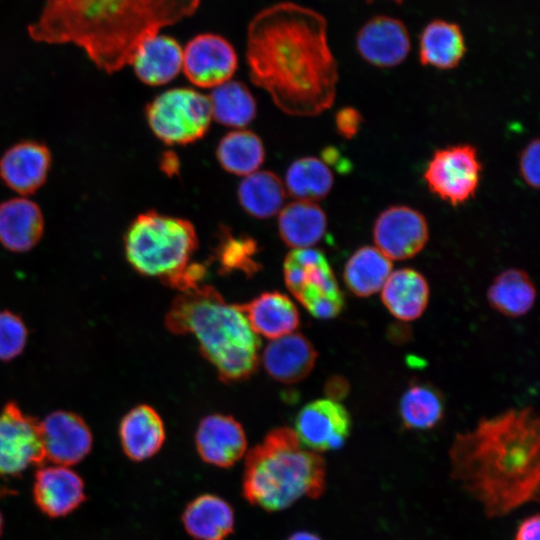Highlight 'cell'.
Returning a JSON list of instances; mask_svg holds the SVG:
<instances>
[{
  "mask_svg": "<svg viewBox=\"0 0 540 540\" xmlns=\"http://www.w3.org/2000/svg\"><path fill=\"white\" fill-rule=\"evenodd\" d=\"M251 81L288 115L316 116L336 97L338 65L319 12L293 2L259 11L246 33Z\"/></svg>",
  "mask_w": 540,
  "mask_h": 540,
  "instance_id": "6da1fadb",
  "label": "cell"
},
{
  "mask_svg": "<svg viewBox=\"0 0 540 540\" xmlns=\"http://www.w3.org/2000/svg\"><path fill=\"white\" fill-rule=\"evenodd\" d=\"M539 452L536 411L509 409L456 435L449 451L451 476L481 504L486 516L502 517L538 500Z\"/></svg>",
  "mask_w": 540,
  "mask_h": 540,
  "instance_id": "7a4b0ae2",
  "label": "cell"
},
{
  "mask_svg": "<svg viewBox=\"0 0 540 540\" xmlns=\"http://www.w3.org/2000/svg\"><path fill=\"white\" fill-rule=\"evenodd\" d=\"M200 0H44L29 36L73 44L106 73L130 64L139 46L167 26L191 17Z\"/></svg>",
  "mask_w": 540,
  "mask_h": 540,
  "instance_id": "3957f363",
  "label": "cell"
},
{
  "mask_svg": "<svg viewBox=\"0 0 540 540\" xmlns=\"http://www.w3.org/2000/svg\"><path fill=\"white\" fill-rule=\"evenodd\" d=\"M165 326L173 334H192L202 356L226 383L249 378L260 363L258 335L238 304L227 303L210 285L180 292L166 313Z\"/></svg>",
  "mask_w": 540,
  "mask_h": 540,
  "instance_id": "277c9868",
  "label": "cell"
},
{
  "mask_svg": "<svg viewBox=\"0 0 540 540\" xmlns=\"http://www.w3.org/2000/svg\"><path fill=\"white\" fill-rule=\"evenodd\" d=\"M325 486L324 459L304 448L289 427L271 430L246 455L243 496L268 512L287 509L303 497L317 499Z\"/></svg>",
  "mask_w": 540,
  "mask_h": 540,
  "instance_id": "5b68a950",
  "label": "cell"
},
{
  "mask_svg": "<svg viewBox=\"0 0 540 540\" xmlns=\"http://www.w3.org/2000/svg\"><path fill=\"white\" fill-rule=\"evenodd\" d=\"M198 248L193 224L156 211L140 213L124 235L125 257L139 274L165 285L189 264Z\"/></svg>",
  "mask_w": 540,
  "mask_h": 540,
  "instance_id": "8992f818",
  "label": "cell"
},
{
  "mask_svg": "<svg viewBox=\"0 0 540 540\" xmlns=\"http://www.w3.org/2000/svg\"><path fill=\"white\" fill-rule=\"evenodd\" d=\"M283 274L288 290L313 317L327 320L342 312L343 293L319 249H292L285 257Z\"/></svg>",
  "mask_w": 540,
  "mask_h": 540,
  "instance_id": "52a82bcc",
  "label": "cell"
},
{
  "mask_svg": "<svg viewBox=\"0 0 540 540\" xmlns=\"http://www.w3.org/2000/svg\"><path fill=\"white\" fill-rule=\"evenodd\" d=\"M146 118L153 134L165 144H190L209 129V97L191 88L169 89L148 103Z\"/></svg>",
  "mask_w": 540,
  "mask_h": 540,
  "instance_id": "ba28073f",
  "label": "cell"
},
{
  "mask_svg": "<svg viewBox=\"0 0 540 540\" xmlns=\"http://www.w3.org/2000/svg\"><path fill=\"white\" fill-rule=\"evenodd\" d=\"M481 171L477 149L458 144L435 150L423 178L434 195L457 206L475 196Z\"/></svg>",
  "mask_w": 540,
  "mask_h": 540,
  "instance_id": "9c48e42d",
  "label": "cell"
},
{
  "mask_svg": "<svg viewBox=\"0 0 540 540\" xmlns=\"http://www.w3.org/2000/svg\"><path fill=\"white\" fill-rule=\"evenodd\" d=\"M45 453L40 423L14 402L0 411V477H17L33 466H41ZM0 487V496L11 494Z\"/></svg>",
  "mask_w": 540,
  "mask_h": 540,
  "instance_id": "30bf717a",
  "label": "cell"
},
{
  "mask_svg": "<svg viewBox=\"0 0 540 540\" xmlns=\"http://www.w3.org/2000/svg\"><path fill=\"white\" fill-rule=\"evenodd\" d=\"M429 239L426 218L414 208L391 206L373 225L375 247L390 260H406L423 250Z\"/></svg>",
  "mask_w": 540,
  "mask_h": 540,
  "instance_id": "8fae6325",
  "label": "cell"
},
{
  "mask_svg": "<svg viewBox=\"0 0 540 540\" xmlns=\"http://www.w3.org/2000/svg\"><path fill=\"white\" fill-rule=\"evenodd\" d=\"M237 67V53L221 35L198 34L183 48L182 71L198 87L215 88L231 80Z\"/></svg>",
  "mask_w": 540,
  "mask_h": 540,
  "instance_id": "7c38bea8",
  "label": "cell"
},
{
  "mask_svg": "<svg viewBox=\"0 0 540 540\" xmlns=\"http://www.w3.org/2000/svg\"><path fill=\"white\" fill-rule=\"evenodd\" d=\"M351 428L347 409L326 398L307 403L298 412L293 430L304 448L317 453L341 448Z\"/></svg>",
  "mask_w": 540,
  "mask_h": 540,
  "instance_id": "4fadbf2b",
  "label": "cell"
},
{
  "mask_svg": "<svg viewBox=\"0 0 540 540\" xmlns=\"http://www.w3.org/2000/svg\"><path fill=\"white\" fill-rule=\"evenodd\" d=\"M359 56L377 68H392L401 64L411 50L407 26L389 15H376L368 19L356 35Z\"/></svg>",
  "mask_w": 540,
  "mask_h": 540,
  "instance_id": "5bb4252c",
  "label": "cell"
},
{
  "mask_svg": "<svg viewBox=\"0 0 540 540\" xmlns=\"http://www.w3.org/2000/svg\"><path fill=\"white\" fill-rule=\"evenodd\" d=\"M39 423L45 460L68 467L79 463L90 453L93 436L78 414L54 411Z\"/></svg>",
  "mask_w": 540,
  "mask_h": 540,
  "instance_id": "9a60e30c",
  "label": "cell"
},
{
  "mask_svg": "<svg viewBox=\"0 0 540 540\" xmlns=\"http://www.w3.org/2000/svg\"><path fill=\"white\" fill-rule=\"evenodd\" d=\"M200 458L213 466L229 468L247 450V438L242 425L232 416L214 413L205 416L195 434Z\"/></svg>",
  "mask_w": 540,
  "mask_h": 540,
  "instance_id": "2e32d148",
  "label": "cell"
},
{
  "mask_svg": "<svg viewBox=\"0 0 540 540\" xmlns=\"http://www.w3.org/2000/svg\"><path fill=\"white\" fill-rule=\"evenodd\" d=\"M51 167L48 147L38 141H20L0 158V179L16 193L26 196L36 192L46 181Z\"/></svg>",
  "mask_w": 540,
  "mask_h": 540,
  "instance_id": "e0dca14e",
  "label": "cell"
},
{
  "mask_svg": "<svg viewBox=\"0 0 540 540\" xmlns=\"http://www.w3.org/2000/svg\"><path fill=\"white\" fill-rule=\"evenodd\" d=\"M33 498L45 515L51 518L64 517L86 500L84 481L78 473L66 466L40 467L35 474Z\"/></svg>",
  "mask_w": 540,
  "mask_h": 540,
  "instance_id": "ac0fdd59",
  "label": "cell"
},
{
  "mask_svg": "<svg viewBox=\"0 0 540 540\" xmlns=\"http://www.w3.org/2000/svg\"><path fill=\"white\" fill-rule=\"evenodd\" d=\"M317 356L312 343L301 333L293 332L271 340L262 351L260 361L271 378L293 384L310 374Z\"/></svg>",
  "mask_w": 540,
  "mask_h": 540,
  "instance_id": "d6986e66",
  "label": "cell"
},
{
  "mask_svg": "<svg viewBox=\"0 0 540 540\" xmlns=\"http://www.w3.org/2000/svg\"><path fill=\"white\" fill-rule=\"evenodd\" d=\"M118 433L124 454L136 462L158 453L166 439L161 416L146 404L137 405L124 415Z\"/></svg>",
  "mask_w": 540,
  "mask_h": 540,
  "instance_id": "ffe728a7",
  "label": "cell"
},
{
  "mask_svg": "<svg viewBox=\"0 0 540 540\" xmlns=\"http://www.w3.org/2000/svg\"><path fill=\"white\" fill-rule=\"evenodd\" d=\"M44 218L40 207L22 196L0 204V244L11 252L31 250L41 239Z\"/></svg>",
  "mask_w": 540,
  "mask_h": 540,
  "instance_id": "44dd1931",
  "label": "cell"
},
{
  "mask_svg": "<svg viewBox=\"0 0 540 540\" xmlns=\"http://www.w3.org/2000/svg\"><path fill=\"white\" fill-rule=\"evenodd\" d=\"M251 329L268 339H277L295 332L300 315L294 302L285 294L264 292L250 301L238 304Z\"/></svg>",
  "mask_w": 540,
  "mask_h": 540,
  "instance_id": "7402d4cb",
  "label": "cell"
},
{
  "mask_svg": "<svg viewBox=\"0 0 540 540\" xmlns=\"http://www.w3.org/2000/svg\"><path fill=\"white\" fill-rule=\"evenodd\" d=\"M183 48L172 37L156 34L144 41L130 65L146 85L160 86L171 82L182 70Z\"/></svg>",
  "mask_w": 540,
  "mask_h": 540,
  "instance_id": "603a6c76",
  "label": "cell"
},
{
  "mask_svg": "<svg viewBox=\"0 0 540 540\" xmlns=\"http://www.w3.org/2000/svg\"><path fill=\"white\" fill-rule=\"evenodd\" d=\"M429 297L430 288L426 278L412 268L392 271L381 289L384 306L401 321H413L421 317Z\"/></svg>",
  "mask_w": 540,
  "mask_h": 540,
  "instance_id": "cb8c5ba5",
  "label": "cell"
},
{
  "mask_svg": "<svg viewBox=\"0 0 540 540\" xmlns=\"http://www.w3.org/2000/svg\"><path fill=\"white\" fill-rule=\"evenodd\" d=\"M461 27L445 19H433L419 35L418 55L422 65L440 70L454 69L466 54Z\"/></svg>",
  "mask_w": 540,
  "mask_h": 540,
  "instance_id": "d4e9b609",
  "label": "cell"
},
{
  "mask_svg": "<svg viewBox=\"0 0 540 540\" xmlns=\"http://www.w3.org/2000/svg\"><path fill=\"white\" fill-rule=\"evenodd\" d=\"M181 520L194 540H225L235 524L232 506L214 494H202L190 501Z\"/></svg>",
  "mask_w": 540,
  "mask_h": 540,
  "instance_id": "484cf974",
  "label": "cell"
},
{
  "mask_svg": "<svg viewBox=\"0 0 540 540\" xmlns=\"http://www.w3.org/2000/svg\"><path fill=\"white\" fill-rule=\"evenodd\" d=\"M277 224L280 238L287 246L310 248L324 236L327 217L315 202L295 200L283 206Z\"/></svg>",
  "mask_w": 540,
  "mask_h": 540,
  "instance_id": "4316f807",
  "label": "cell"
},
{
  "mask_svg": "<svg viewBox=\"0 0 540 540\" xmlns=\"http://www.w3.org/2000/svg\"><path fill=\"white\" fill-rule=\"evenodd\" d=\"M240 206L257 219L270 218L280 212L286 199L282 180L273 172L257 170L244 176L237 189Z\"/></svg>",
  "mask_w": 540,
  "mask_h": 540,
  "instance_id": "83f0119b",
  "label": "cell"
},
{
  "mask_svg": "<svg viewBox=\"0 0 540 540\" xmlns=\"http://www.w3.org/2000/svg\"><path fill=\"white\" fill-rule=\"evenodd\" d=\"M392 267L391 260L375 246H362L346 261L343 280L352 294L368 297L382 289Z\"/></svg>",
  "mask_w": 540,
  "mask_h": 540,
  "instance_id": "f1b7e54d",
  "label": "cell"
},
{
  "mask_svg": "<svg viewBox=\"0 0 540 540\" xmlns=\"http://www.w3.org/2000/svg\"><path fill=\"white\" fill-rule=\"evenodd\" d=\"M536 294V287L526 271L509 268L494 278L487 290V300L502 315L520 317L532 309Z\"/></svg>",
  "mask_w": 540,
  "mask_h": 540,
  "instance_id": "f546056e",
  "label": "cell"
},
{
  "mask_svg": "<svg viewBox=\"0 0 540 540\" xmlns=\"http://www.w3.org/2000/svg\"><path fill=\"white\" fill-rule=\"evenodd\" d=\"M216 157L227 172L247 176L259 169L265 159V148L260 137L246 129H236L219 141Z\"/></svg>",
  "mask_w": 540,
  "mask_h": 540,
  "instance_id": "4dcf8cb0",
  "label": "cell"
},
{
  "mask_svg": "<svg viewBox=\"0 0 540 540\" xmlns=\"http://www.w3.org/2000/svg\"><path fill=\"white\" fill-rule=\"evenodd\" d=\"M444 412L443 395L429 383H411L399 402V415L408 429H431L442 420Z\"/></svg>",
  "mask_w": 540,
  "mask_h": 540,
  "instance_id": "1f68e13d",
  "label": "cell"
},
{
  "mask_svg": "<svg viewBox=\"0 0 540 540\" xmlns=\"http://www.w3.org/2000/svg\"><path fill=\"white\" fill-rule=\"evenodd\" d=\"M209 97L211 114L218 123L243 129L256 116L257 105L249 88L229 80L215 88Z\"/></svg>",
  "mask_w": 540,
  "mask_h": 540,
  "instance_id": "d6a6232c",
  "label": "cell"
},
{
  "mask_svg": "<svg viewBox=\"0 0 540 540\" xmlns=\"http://www.w3.org/2000/svg\"><path fill=\"white\" fill-rule=\"evenodd\" d=\"M333 182V173L323 160L306 156L290 164L283 183L296 200L315 202L329 194Z\"/></svg>",
  "mask_w": 540,
  "mask_h": 540,
  "instance_id": "836d02e7",
  "label": "cell"
},
{
  "mask_svg": "<svg viewBox=\"0 0 540 540\" xmlns=\"http://www.w3.org/2000/svg\"><path fill=\"white\" fill-rule=\"evenodd\" d=\"M257 251L252 237L235 235L229 228L222 227L214 254L222 274L241 271L251 276L260 269L255 259Z\"/></svg>",
  "mask_w": 540,
  "mask_h": 540,
  "instance_id": "e575fe53",
  "label": "cell"
},
{
  "mask_svg": "<svg viewBox=\"0 0 540 540\" xmlns=\"http://www.w3.org/2000/svg\"><path fill=\"white\" fill-rule=\"evenodd\" d=\"M28 330L24 321L15 313L0 311V360L9 361L24 350Z\"/></svg>",
  "mask_w": 540,
  "mask_h": 540,
  "instance_id": "d590c367",
  "label": "cell"
},
{
  "mask_svg": "<svg viewBox=\"0 0 540 540\" xmlns=\"http://www.w3.org/2000/svg\"><path fill=\"white\" fill-rule=\"evenodd\" d=\"M539 151V139L535 138L525 146L519 159L521 177L533 189H538L540 183Z\"/></svg>",
  "mask_w": 540,
  "mask_h": 540,
  "instance_id": "8d00e7d4",
  "label": "cell"
},
{
  "mask_svg": "<svg viewBox=\"0 0 540 540\" xmlns=\"http://www.w3.org/2000/svg\"><path fill=\"white\" fill-rule=\"evenodd\" d=\"M362 120V116L357 109L344 107L337 112L335 125L341 136L351 139L359 131Z\"/></svg>",
  "mask_w": 540,
  "mask_h": 540,
  "instance_id": "74e56055",
  "label": "cell"
},
{
  "mask_svg": "<svg viewBox=\"0 0 540 540\" xmlns=\"http://www.w3.org/2000/svg\"><path fill=\"white\" fill-rule=\"evenodd\" d=\"M349 382L342 376H332L324 386L327 399L337 401L344 399L349 393Z\"/></svg>",
  "mask_w": 540,
  "mask_h": 540,
  "instance_id": "f35d334b",
  "label": "cell"
},
{
  "mask_svg": "<svg viewBox=\"0 0 540 540\" xmlns=\"http://www.w3.org/2000/svg\"><path fill=\"white\" fill-rule=\"evenodd\" d=\"M539 514L525 518L517 528L515 540H539Z\"/></svg>",
  "mask_w": 540,
  "mask_h": 540,
  "instance_id": "ab89813d",
  "label": "cell"
},
{
  "mask_svg": "<svg viewBox=\"0 0 540 540\" xmlns=\"http://www.w3.org/2000/svg\"><path fill=\"white\" fill-rule=\"evenodd\" d=\"M160 168L163 173L169 177H173L179 173L180 160L173 151H165L160 159Z\"/></svg>",
  "mask_w": 540,
  "mask_h": 540,
  "instance_id": "60d3db41",
  "label": "cell"
},
{
  "mask_svg": "<svg viewBox=\"0 0 540 540\" xmlns=\"http://www.w3.org/2000/svg\"><path fill=\"white\" fill-rule=\"evenodd\" d=\"M286 540H323L318 535L309 531H297L291 534Z\"/></svg>",
  "mask_w": 540,
  "mask_h": 540,
  "instance_id": "b9f144b4",
  "label": "cell"
},
{
  "mask_svg": "<svg viewBox=\"0 0 540 540\" xmlns=\"http://www.w3.org/2000/svg\"><path fill=\"white\" fill-rule=\"evenodd\" d=\"M3 525H4L3 515H2V513L0 511V536H1L2 532H3Z\"/></svg>",
  "mask_w": 540,
  "mask_h": 540,
  "instance_id": "7bdbcfd3",
  "label": "cell"
},
{
  "mask_svg": "<svg viewBox=\"0 0 540 540\" xmlns=\"http://www.w3.org/2000/svg\"><path fill=\"white\" fill-rule=\"evenodd\" d=\"M369 1H373V0H369ZM388 1H393V2H396V3H401V2H403L404 0H388Z\"/></svg>",
  "mask_w": 540,
  "mask_h": 540,
  "instance_id": "ee69618b",
  "label": "cell"
}]
</instances>
